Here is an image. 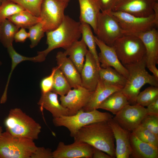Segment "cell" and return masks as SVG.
I'll return each instance as SVG.
<instances>
[{"instance_id": "5", "label": "cell", "mask_w": 158, "mask_h": 158, "mask_svg": "<svg viewBox=\"0 0 158 158\" xmlns=\"http://www.w3.org/2000/svg\"><path fill=\"white\" fill-rule=\"evenodd\" d=\"M113 116L107 112H100L97 109L85 111L82 109L72 115L62 116L53 118V123L56 127H66L73 137L81 128L91 123L109 121Z\"/></svg>"}, {"instance_id": "25", "label": "cell", "mask_w": 158, "mask_h": 158, "mask_svg": "<svg viewBox=\"0 0 158 158\" xmlns=\"http://www.w3.org/2000/svg\"><path fill=\"white\" fill-rule=\"evenodd\" d=\"M7 49L8 53L11 60L12 64L11 70L8 76L5 90L1 98L0 102L1 104L4 103L6 101L7 91L10 79L13 71L19 63L25 61L42 62L45 60V59L40 54H38L37 56L33 57H28L22 55L16 51L13 45L8 47Z\"/></svg>"}, {"instance_id": "8", "label": "cell", "mask_w": 158, "mask_h": 158, "mask_svg": "<svg viewBox=\"0 0 158 158\" xmlns=\"http://www.w3.org/2000/svg\"><path fill=\"white\" fill-rule=\"evenodd\" d=\"M68 3L59 0H43L39 17L45 32L53 30L61 24Z\"/></svg>"}, {"instance_id": "49", "label": "cell", "mask_w": 158, "mask_h": 158, "mask_svg": "<svg viewBox=\"0 0 158 158\" xmlns=\"http://www.w3.org/2000/svg\"><path fill=\"white\" fill-rule=\"evenodd\" d=\"M1 62L0 61V65H1Z\"/></svg>"}, {"instance_id": "31", "label": "cell", "mask_w": 158, "mask_h": 158, "mask_svg": "<svg viewBox=\"0 0 158 158\" xmlns=\"http://www.w3.org/2000/svg\"><path fill=\"white\" fill-rule=\"evenodd\" d=\"M71 88L67 80L57 66L54 75L51 91L62 96L66 94Z\"/></svg>"}, {"instance_id": "46", "label": "cell", "mask_w": 158, "mask_h": 158, "mask_svg": "<svg viewBox=\"0 0 158 158\" xmlns=\"http://www.w3.org/2000/svg\"><path fill=\"white\" fill-rule=\"evenodd\" d=\"M2 133V127L0 126V137Z\"/></svg>"}, {"instance_id": "32", "label": "cell", "mask_w": 158, "mask_h": 158, "mask_svg": "<svg viewBox=\"0 0 158 158\" xmlns=\"http://www.w3.org/2000/svg\"><path fill=\"white\" fill-rule=\"evenodd\" d=\"M158 98V87L151 86L139 93L136 104L145 107Z\"/></svg>"}, {"instance_id": "16", "label": "cell", "mask_w": 158, "mask_h": 158, "mask_svg": "<svg viewBox=\"0 0 158 158\" xmlns=\"http://www.w3.org/2000/svg\"><path fill=\"white\" fill-rule=\"evenodd\" d=\"M154 27L148 31L128 35L136 36L142 42L146 50V67L158 63V31Z\"/></svg>"}, {"instance_id": "48", "label": "cell", "mask_w": 158, "mask_h": 158, "mask_svg": "<svg viewBox=\"0 0 158 158\" xmlns=\"http://www.w3.org/2000/svg\"><path fill=\"white\" fill-rule=\"evenodd\" d=\"M3 0H0V5Z\"/></svg>"}, {"instance_id": "35", "label": "cell", "mask_w": 158, "mask_h": 158, "mask_svg": "<svg viewBox=\"0 0 158 158\" xmlns=\"http://www.w3.org/2000/svg\"><path fill=\"white\" fill-rule=\"evenodd\" d=\"M19 5L25 10L39 17L41 6L43 0H10Z\"/></svg>"}, {"instance_id": "13", "label": "cell", "mask_w": 158, "mask_h": 158, "mask_svg": "<svg viewBox=\"0 0 158 158\" xmlns=\"http://www.w3.org/2000/svg\"><path fill=\"white\" fill-rule=\"evenodd\" d=\"M154 0H115L111 11L127 13L135 16L146 17L154 14Z\"/></svg>"}, {"instance_id": "12", "label": "cell", "mask_w": 158, "mask_h": 158, "mask_svg": "<svg viewBox=\"0 0 158 158\" xmlns=\"http://www.w3.org/2000/svg\"><path fill=\"white\" fill-rule=\"evenodd\" d=\"M93 91L82 86L70 90L66 94L60 96V104L68 110L69 115L76 114L88 103Z\"/></svg>"}, {"instance_id": "1", "label": "cell", "mask_w": 158, "mask_h": 158, "mask_svg": "<svg viewBox=\"0 0 158 158\" xmlns=\"http://www.w3.org/2000/svg\"><path fill=\"white\" fill-rule=\"evenodd\" d=\"M109 121L91 123L81 128L73 137L74 141L86 143L112 158L115 157V139Z\"/></svg>"}, {"instance_id": "19", "label": "cell", "mask_w": 158, "mask_h": 158, "mask_svg": "<svg viewBox=\"0 0 158 158\" xmlns=\"http://www.w3.org/2000/svg\"><path fill=\"white\" fill-rule=\"evenodd\" d=\"M121 87L110 85L99 78L95 90L87 104L82 109L88 111L98 109L99 105L113 93L121 90Z\"/></svg>"}, {"instance_id": "40", "label": "cell", "mask_w": 158, "mask_h": 158, "mask_svg": "<svg viewBox=\"0 0 158 158\" xmlns=\"http://www.w3.org/2000/svg\"><path fill=\"white\" fill-rule=\"evenodd\" d=\"M29 36V33L27 32L25 28H21L15 34L14 40L16 42H24Z\"/></svg>"}, {"instance_id": "45", "label": "cell", "mask_w": 158, "mask_h": 158, "mask_svg": "<svg viewBox=\"0 0 158 158\" xmlns=\"http://www.w3.org/2000/svg\"><path fill=\"white\" fill-rule=\"evenodd\" d=\"M148 68L153 73V75L154 77L158 80V70L156 65L151 66Z\"/></svg>"}, {"instance_id": "50", "label": "cell", "mask_w": 158, "mask_h": 158, "mask_svg": "<svg viewBox=\"0 0 158 158\" xmlns=\"http://www.w3.org/2000/svg\"><path fill=\"white\" fill-rule=\"evenodd\" d=\"M154 1H158V0H154Z\"/></svg>"}, {"instance_id": "14", "label": "cell", "mask_w": 158, "mask_h": 158, "mask_svg": "<svg viewBox=\"0 0 158 158\" xmlns=\"http://www.w3.org/2000/svg\"><path fill=\"white\" fill-rule=\"evenodd\" d=\"M93 147L82 142L75 141L71 144L59 142L56 149L52 152L53 158H92Z\"/></svg>"}, {"instance_id": "18", "label": "cell", "mask_w": 158, "mask_h": 158, "mask_svg": "<svg viewBox=\"0 0 158 158\" xmlns=\"http://www.w3.org/2000/svg\"><path fill=\"white\" fill-rule=\"evenodd\" d=\"M109 121L116 142V157L117 158H130L132 153L130 139V132L121 127L112 118Z\"/></svg>"}, {"instance_id": "10", "label": "cell", "mask_w": 158, "mask_h": 158, "mask_svg": "<svg viewBox=\"0 0 158 158\" xmlns=\"http://www.w3.org/2000/svg\"><path fill=\"white\" fill-rule=\"evenodd\" d=\"M95 34L99 39L110 46H112L118 38L123 35L118 21L111 11H101L99 13Z\"/></svg>"}, {"instance_id": "33", "label": "cell", "mask_w": 158, "mask_h": 158, "mask_svg": "<svg viewBox=\"0 0 158 158\" xmlns=\"http://www.w3.org/2000/svg\"><path fill=\"white\" fill-rule=\"evenodd\" d=\"M132 132L141 140L158 148V136L140 124Z\"/></svg>"}, {"instance_id": "42", "label": "cell", "mask_w": 158, "mask_h": 158, "mask_svg": "<svg viewBox=\"0 0 158 158\" xmlns=\"http://www.w3.org/2000/svg\"><path fill=\"white\" fill-rule=\"evenodd\" d=\"M146 108L147 114L158 116V98L150 104Z\"/></svg>"}, {"instance_id": "4", "label": "cell", "mask_w": 158, "mask_h": 158, "mask_svg": "<svg viewBox=\"0 0 158 158\" xmlns=\"http://www.w3.org/2000/svg\"><path fill=\"white\" fill-rule=\"evenodd\" d=\"M4 123L6 131L16 137L34 140L41 131L40 124L19 108L11 109Z\"/></svg>"}, {"instance_id": "3", "label": "cell", "mask_w": 158, "mask_h": 158, "mask_svg": "<svg viewBox=\"0 0 158 158\" xmlns=\"http://www.w3.org/2000/svg\"><path fill=\"white\" fill-rule=\"evenodd\" d=\"M124 66L128 70V75L121 91L129 103L136 104L137 97L142 87L147 84L158 87V80L146 70L145 56L139 62Z\"/></svg>"}, {"instance_id": "15", "label": "cell", "mask_w": 158, "mask_h": 158, "mask_svg": "<svg viewBox=\"0 0 158 158\" xmlns=\"http://www.w3.org/2000/svg\"><path fill=\"white\" fill-rule=\"evenodd\" d=\"M95 38L100 50L98 56L100 67H113L127 78L128 75V70L119 61L113 47L106 44L96 36Z\"/></svg>"}, {"instance_id": "24", "label": "cell", "mask_w": 158, "mask_h": 158, "mask_svg": "<svg viewBox=\"0 0 158 158\" xmlns=\"http://www.w3.org/2000/svg\"><path fill=\"white\" fill-rule=\"evenodd\" d=\"M83 39L74 42L64 52L74 64L79 72L80 73L83 68L85 56L88 51Z\"/></svg>"}, {"instance_id": "28", "label": "cell", "mask_w": 158, "mask_h": 158, "mask_svg": "<svg viewBox=\"0 0 158 158\" xmlns=\"http://www.w3.org/2000/svg\"><path fill=\"white\" fill-rule=\"evenodd\" d=\"M19 28L7 19L0 21V41L4 47L7 48L13 45L15 35Z\"/></svg>"}, {"instance_id": "17", "label": "cell", "mask_w": 158, "mask_h": 158, "mask_svg": "<svg viewBox=\"0 0 158 158\" xmlns=\"http://www.w3.org/2000/svg\"><path fill=\"white\" fill-rule=\"evenodd\" d=\"M95 58L88 50L80 73L81 86L91 91L95 89L99 78L100 68Z\"/></svg>"}, {"instance_id": "41", "label": "cell", "mask_w": 158, "mask_h": 158, "mask_svg": "<svg viewBox=\"0 0 158 158\" xmlns=\"http://www.w3.org/2000/svg\"><path fill=\"white\" fill-rule=\"evenodd\" d=\"M115 0H98L101 11L108 12L111 11Z\"/></svg>"}, {"instance_id": "20", "label": "cell", "mask_w": 158, "mask_h": 158, "mask_svg": "<svg viewBox=\"0 0 158 158\" xmlns=\"http://www.w3.org/2000/svg\"><path fill=\"white\" fill-rule=\"evenodd\" d=\"M62 51L57 53L56 58L57 66L69 83L71 88L81 86L80 75L68 57Z\"/></svg>"}, {"instance_id": "21", "label": "cell", "mask_w": 158, "mask_h": 158, "mask_svg": "<svg viewBox=\"0 0 158 158\" xmlns=\"http://www.w3.org/2000/svg\"><path fill=\"white\" fill-rule=\"evenodd\" d=\"M80 8V21L89 24L95 34L98 15L101 11L98 0H78Z\"/></svg>"}, {"instance_id": "43", "label": "cell", "mask_w": 158, "mask_h": 158, "mask_svg": "<svg viewBox=\"0 0 158 158\" xmlns=\"http://www.w3.org/2000/svg\"><path fill=\"white\" fill-rule=\"evenodd\" d=\"M93 158H112L109 155L103 151L93 147Z\"/></svg>"}, {"instance_id": "36", "label": "cell", "mask_w": 158, "mask_h": 158, "mask_svg": "<svg viewBox=\"0 0 158 158\" xmlns=\"http://www.w3.org/2000/svg\"><path fill=\"white\" fill-rule=\"evenodd\" d=\"M29 36L31 44L30 47L33 48L36 46L41 39L44 36L45 32L41 22H39L28 29Z\"/></svg>"}, {"instance_id": "47", "label": "cell", "mask_w": 158, "mask_h": 158, "mask_svg": "<svg viewBox=\"0 0 158 158\" xmlns=\"http://www.w3.org/2000/svg\"><path fill=\"white\" fill-rule=\"evenodd\" d=\"M61 1L67 2L68 3V2L70 1V0H59Z\"/></svg>"}, {"instance_id": "9", "label": "cell", "mask_w": 158, "mask_h": 158, "mask_svg": "<svg viewBox=\"0 0 158 158\" xmlns=\"http://www.w3.org/2000/svg\"><path fill=\"white\" fill-rule=\"evenodd\" d=\"M111 13L118 21L123 35L144 32L156 28L154 14L140 17L122 11H111Z\"/></svg>"}, {"instance_id": "7", "label": "cell", "mask_w": 158, "mask_h": 158, "mask_svg": "<svg viewBox=\"0 0 158 158\" xmlns=\"http://www.w3.org/2000/svg\"><path fill=\"white\" fill-rule=\"evenodd\" d=\"M37 147L34 140L14 136L6 131L0 137V158H30Z\"/></svg>"}, {"instance_id": "38", "label": "cell", "mask_w": 158, "mask_h": 158, "mask_svg": "<svg viewBox=\"0 0 158 158\" xmlns=\"http://www.w3.org/2000/svg\"><path fill=\"white\" fill-rule=\"evenodd\" d=\"M57 66L53 68L51 74L43 78L40 83L41 94H44L51 91L54 82V75Z\"/></svg>"}, {"instance_id": "34", "label": "cell", "mask_w": 158, "mask_h": 158, "mask_svg": "<svg viewBox=\"0 0 158 158\" xmlns=\"http://www.w3.org/2000/svg\"><path fill=\"white\" fill-rule=\"evenodd\" d=\"M25 10L19 5L10 0H3L0 5V21Z\"/></svg>"}, {"instance_id": "23", "label": "cell", "mask_w": 158, "mask_h": 158, "mask_svg": "<svg viewBox=\"0 0 158 158\" xmlns=\"http://www.w3.org/2000/svg\"><path fill=\"white\" fill-rule=\"evenodd\" d=\"M130 139L132 153L130 157L133 158H158V148L139 139L130 132Z\"/></svg>"}, {"instance_id": "6", "label": "cell", "mask_w": 158, "mask_h": 158, "mask_svg": "<svg viewBox=\"0 0 158 158\" xmlns=\"http://www.w3.org/2000/svg\"><path fill=\"white\" fill-rule=\"evenodd\" d=\"M112 46L124 66L139 62L145 56L144 45L136 36L123 35L118 38Z\"/></svg>"}, {"instance_id": "2", "label": "cell", "mask_w": 158, "mask_h": 158, "mask_svg": "<svg viewBox=\"0 0 158 158\" xmlns=\"http://www.w3.org/2000/svg\"><path fill=\"white\" fill-rule=\"evenodd\" d=\"M48 47L38 51L44 58L55 49L62 48L66 50L82 37L80 21H77L65 15L59 26L56 29L46 32Z\"/></svg>"}, {"instance_id": "29", "label": "cell", "mask_w": 158, "mask_h": 158, "mask_svg": "<svg viewBox=\"0 0 158 158\" xmlns=\"http://www.w3.org/2000/svg\"><path fill=\"white\" fill-rule=\"evenodd\" d=\"M19 28L28 29L31 27L40 22V19L31 12L24 10L7 18Z\"/></svg>"}, {"instance_id": "27", "label": "cell", "mask_w": 158, "mask_h": 158, "mask_svg": "<svg viewBox=\"0 0 158 158\" xmlns=\"http://www.w3.org/2000/svg\"><path fill=\"white\" fill-rule=\"evenodd\" d=\"M99 74V78L110 85L123 88L126 83V78L111 67H100Z\"/></svg>"}, {"instance_id": "30", "label": "cell", "mask_w": 158, "mask_h": 158, "mask_svg": "<svg viewBox=\"0 0 158 158\" xmlns=\"http://www.w3.org/2000/svg\"><path fill=\"white\" fill-rule=\"evenodd\" d=\"M80 22L82 38L88 49V51L94 57L98 64L100 65L98 54L96 49L97 44L95 40V36L93 34L91 27L89 24L85 22Z\"/></svg>"}, {"instance_id": "37", "label": "cell", "mask_w": 158, "mask_h": 158, "mask_svg": "<svg viewBox=\"0 0 158 158\" xmlns=\"http://www.w3.org/2000/svg\"><path fill=\"white\" fill-rule=\"evenodd\" d=\"M140 124L158 136V116L147 114Z\"/></svg>"}, {"instance_id": "22", "label": "cell", "mask_w": 158, "mask_h": 158, "mask_svg": "<svg viewBox=\"0 0 158 158\" xmlns=\"http://www.w3.org/2000/svg\"><path fill=\"white\" fill-rule=\"evenodd\" d=\"M57 95L51 91L41 94L38 102L41 110L43 108L45 109L51 114L54 118L69 115L68 109L63 107L59 103Z\"/></svg>"}, {"instance_id": "11", "label": "cell", "mask_w": 158, "mask_h": 158, "mask_svg": "<svg viewBox=\"0 0 158 158\" xmlns=\"http://www.w3.org/2000/svg\"><path fill=\"white\" fill-rule=\"evenodd\" d=\"M147 115L146 108L137 104L125 106L112 118L121 127L130 132Z\"/></svg>"}, {"instance_id": "39", "label": "cell", "mask_w": 158, "mask_h": 158, "mask_svg": "<svg viewBox=\"0 0 158 158\" xmlns=\"http://www.w3.org/2000/svg\"><path fill=\"white\" fill-rule=\"evenodd\" d=\"M30 158H53L52 152L49 148L37 147Z\"/></svg>"}, {"instance_id": "26", "label": "cell", "mask_w": 158, "mask_h": 158, "mask_svg": "<svg viewBox=\"0 0 158 158\" xmlns=\"http://www.w3.org/2000/svg\"><path fill=\"white\" fill-rule=\"evenodd\" d=\"M129 104L127 98L121 90L110 95L99 105L98 109L106 110L115 115Z\"/></svg>"}, {"instance_id": "44", "label": "cell", "mask_w": 158, "mask_h": 158, "mask_svg": "<svg viewBox=\"0 0 158 158\" xmlns=\"http://www.w3.org/2000/svg\"><path fill=\"white\" fill-rule=\"evenodd\" d=\"M154 21L156 28L158 26V1H154L153 5Z\"/></svg>"}]
</instances>
